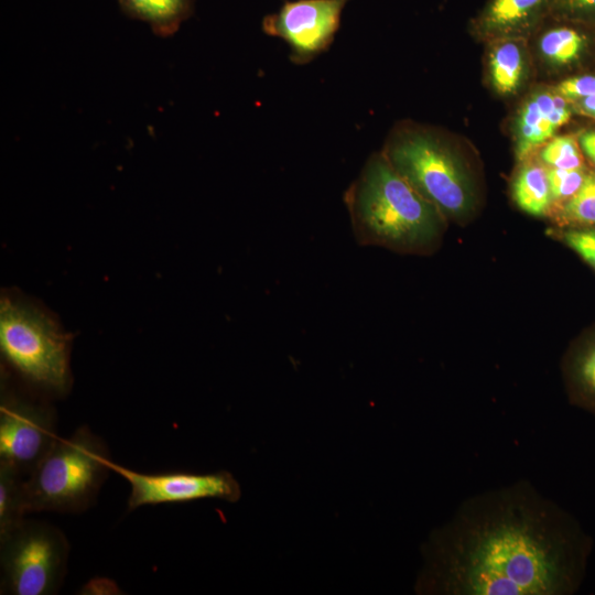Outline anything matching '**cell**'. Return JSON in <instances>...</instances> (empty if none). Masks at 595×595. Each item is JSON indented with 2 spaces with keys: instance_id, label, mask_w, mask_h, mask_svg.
I'll return each mask as SVG.
<instances>
[{
  "instance_id": "obj_8",
  "label": "cell",
  "mask_w": 595,
  "mask_h": 595,
  "mask_svg": "<svg viewBox=\"0 0 595 595\" xmlns=\"http://www.w3.org/2000/svg\"><path fill=\"white\" fill-rule=\"evenodd\" d=\"M348 1H285L279 11L263 18L262 30L284 41L290 47V60L296 65H304L328 50Z\"/></svg>"
},
{
  "instance_id": "obj_20",
  "label": "cell",
  "mask_w": 595,
  "mask_h": 595,
  "mask_svg": "<svg viewBox=\"0 0 595 595\" xmlns=\"http://www.w3.org/2000/svg\"><path fill=\"white\" fill-rule=\"evenodd\" d=\"M549 236L562 242L595 271V227H555Z\"/></svg>"
},
{
  "instance_id": "obj_13",
  "label": "cell",
  "mask_w": 595,
  "mask_h": 595,
  "mask_svg": "<svg viewBox=\"0 0 595 595\" xmlns=\"http://www.w3.org/2000/svg\"><path fill=\"white\" fill-rule=\"evenodd\" d=\"M556 0H486L468 22L479 43L504 36H529L551 14Z\"/></svg>"
},
{
  "instance_id": "obj_21",
  "label": "cell",
  "mask_w": 595,
  "mask_h": 595,
  "mask_svg": "<svg viewBox=\"0 0 595 595\" xmlns=\"http://www.w3.org/2000/svg\"><path fill=\"white\" fill-rule=\"evenodd\" d=\"M548 170L552 198V207L550 212L551 215L554 210L569 202L581 190L589 170V165L574 170H560L551 167H548Z\"/></svg>"
},
{
  "instance_id": "obj_3",
  "label": "cell",
  "mask_w": 595,
  "mask_h": 595,
  "mask_svg": "<svg viewBox=\"0 0 595 595\" xmlns=\"http://www.w3.org/2000/svg\"><path fill=\"white\" fill-rule=\"evenodd\" d=\"M381 152L447 221L465 225L479 210L483 182L478 166L448 133L401 121L387 137Z\"/></svg>"
},
{
  "instance_id": "obj_22",
  "label": "cell",
  "mask_w": 595,
  "mask_h": 595,
  "mask_svg": "<svg viewBox=\"0 0 595 595\" xmlns=\"http://www.w3.org/2000/svg\"><path fill=\"white\" fill-rule=\"evenodd\" d=\"M550 15L595 28V0H556Z\"/></svg>"
},
{
  "instance_id": "obj_6",
  "label": "cell",
  "mask_w": 595,
  "mask_h": 595,
  "mask_svg": "<svg viewBox=\"0 0 595 595\" xmlns=\"http://www.w3.org/2000/svg\"><path fill=\"white\" fill-rule=\"evenodd\" d=\"M68 554V540L57 527L24 518L0 536L1 593H57L66 575Z\"/></svg>"
},
{
  "instance_id": "obj_19",
  "label": "cell",
  "mask_w": 595,
  "mask_h": 595,
  "mask_svg": "<svg viewBox=\"0 0 595 595\" xmlns=\"http://www.w3.org/2000/svg\"><path fill=\"white\" fill-rule=\"evenodd\" d=\"M537 154L551 169L574 170L588 165L581 150L577 133H558L545 142Z\"/></svg>"
},
{
  "instance_id": "obj_9",
  "label": "cell",
  "mask_w": 595,
  "mask_h": 595,
  "mask_svg": "<svg viewBox=\"0 0 595 595\" xmlns=\"http://www.w3.org/2000/svg\"><path fill=\"white\" fill-rule=\"evenodd\" d=\"M111 470L131 487L128 510L160 504H183L199 499L236 502L241 496L238 480L227 470L197 474L187 472L141 473L111 464Z\"/></svg>"
},
{
  "instance_id": "obj_17",
  "label": "cell",
  "mask_w": 595,
  "mask_h": 595,
  "mask_svg": "<svg viewBox=\"0 0 595 595\" xmlns=\"http://www.w3.org/2000/svg\"><path fill=\"white\" fill-rule=\"evenodd\" d=\"M25 476L11 465L0 462V536L12 530L26 512Z\"/></svg>"
},
{
  "instance_id": "obj_10",
  "label": "cell",
  "mask_w": 595,
  "mask_h": 595,
  "mask_svg": "<svg viewBox=\"0 0 595 595\" xmlns=\"http://www.w3.org/2000/svg\"><path fill=\"white\" fill-rule=\"evenodd\" d=\"M537 83L595 71V28L549 15L528 39Z\"/></svg>"
},
{
  "instance_id": "obj_4",
  "label": "cell",
  "mask_w": 595,
  "mask_h": 595,
  "mask_svg": "<svg viewBox=\"0 0 595 595\" xmlns=\"http://www.w3.org/2000/svg\"><path fill=\"white\" fill-rule=\"evenodd\" d=\"M104 440L86 426L60 439L25 477L26 512H82L91 507L111 470Z\"/></svg>"
},
{
  "instance_id": "obj_5",
  "label": "cell",
  "mask_w": 595,
  "mask_h": 595,
  "mask_svg": "<svg viewBox=\"0 0 595 595\" xmlns=\"http://www.w3.org/2000/svg\"><path fill=\"white\" fill-rule=\"evenodd\" d=\"M0 349L6 363L31 386L54 396L68 391L69 338L37 307L1 300Z\"/></svg>"
},
{
  "instance_id": "obj_23",
  "label": "cell",
  "mask_w": 595,
  "mask_h": 595,
  "mask_svg": "<svg viewBox=\"0 0 595 595\" xmlns=\"http://www.w3.org/2000/svg\"><path fill=\"white\" fill-rule=\"evenodd\" d=\"M551 85L570 102L593 96L595 95V71L574 75Z\"/></svg>"
},
{
  "instance_id": "obj_25",
  "label": "cell",
  "mask_w": 595,
  "mask_h": 595,
  "mask_svg": "<svg viewBox=\"0 0 595 595\" xmlns=\"http://www.w3.org/2000/svg\"><path fill=\"white\" fill-rule=\"evenodd\" d=\"M574 115L595 120V95L570 102Z\"/></svg>"
},
{
  "instance_id": "obj_1",
  "label": "cell",
  "mask_w": 595,
  "mask_h": 595,
  "mask_svg": "<svg viewBox=\"0 0 595 595\" xmlns=\"http://www.w3.org/2000/svg\"><path fill=\"white\" fill-rule=\"evenodd\" d=\"M592 539L530 483L463 501L422 544L421 595H572L583 583Z\"/></svg>"
},
{
  "instance_id": "obj_18",
  "label": "cell",
  "mask_w": 595,
  "mask_h": 595,
  "mask_svg": "<svg viewBox=\"0 0 595 595\" xmlns=\"http://www.w3.org/2000/svg\"><path fill=\"white\" fill-rule=\"evenodd\" d=\"M549 218L555 227H595V171L591 166L581 190Z\"/></svg>"
},
{
  "instance_id": "obj_12",
  "label": "cell",
  "mask_w": 595,
  "mask_h": 595,
  "mask_svg": "<svg viewBox=\"0 0 595 595\" xmlns=\"http://www.w3.org/2000/svg\"><path fill=\"white\" fill-rule=\"evenodd\" d=\"M483 45L485 85L496 97L519 99L537 83L528 39L496 37Z\"/></svg>"
},
{
  "instance_id": "obj_11",
  "label": "cell",
  "mask_w": 595,
  "mask_h": 595,
  "mask_svg": "<svg viewBox=\"0 0 595 595\" xmlns=\"http://www.w3.org/2000/svg\"><path fill=\"white\" fill-rule=\"evenodd\" d=\"M573 115L570 101L551 84L536 83L518 99L509 119L508 129L517 162L536 153L556 136Z\"/></svg>"
},
{
  "instance_id": "obj_24",
  "label": "cell",
  "mask_w": 595,
  "mask_h": 595,
  "mask_svg": "<svg viewBox=\"0 0 595 595\" xmlns=\"http://www.w3.org/2000/svg\"><path fill=\"white\" fill-rule=\"evenodd\" d=\"M577 139L585 160L595 171V127L578 132Z\"/></svg>"
},
{
  "instance_id": "obj_16",
  "label": "cell",
  "mask_w": 595,
  "mask_h": 595,
  "mask_svg": "<svg viewBox=\"0 0 595 595\" xmlns=\"http://www.w3.org/2000/svg\"><path fill=\"white\" fill-rule=\"evenodd\" d=\"M128 17L144 21L160 36L174 34L193 13V0H119Z\"/></svg>"
},
{
  "instance_id": "obj_7",
  "label": "cell",
  "mask_w": 595,
  "mask_h": 595,
  "mask_svg": "<svg viewBox=\"0 0 595 595\" xmlns=\"http://www.w3.org/2000/svg\"><path fill=\"white\" fill-rule=\"evenodd\" d=\"M55 411L48 404L2 392L0 402V462L25 477L58 440Z\"/></svg>"
},
{
  "instance_id": "obj_14",
  "label": "cell",
  "mask_w": 595,
  "mask_h": 595,
  "mask_svg": "<svg viewBox=\"0 0 595 595\" xmlns=\"http://www.w3.org/2000/svg\"><path fill=\"white\" fill-rule=\"evenodd\" d=\"M561 372L570 403L595 414V324L584 328L569 344Z\"/></svg>"
},
{
  "instance_id": "obj_15",
  "label": "cell",
  "mask_w": 595,
  "mask_h": 595,
  "mask_svg": "<svg viewBox=\"0 0 595 595\" xmlns=\"http://www.w3.org/2000/svg\"><path fill=\"white\" fill-rule=\"evenodd\" d=\"M511 178V198L519 209L534 216L549 217L552 198L548 166L537 152L517 162Z\"/></svg>"
},
{
  "instance_id": "obj_2",
  "label": "cell",
  "mask_w": 595,
  "mask_h": 595,
  "mask_svg": "<svg viewBox=\"0 0 595 595\" xmlns=\"http://www.w3.org/2000/svg\"><path fill=\"white\" fill-rule=\"evenodd\" d=\"M344 202L355 238L361 246L430 255L441 245L448 224L381 151L368 158L345 192Z\"/></svg>"
}]
</instances>
